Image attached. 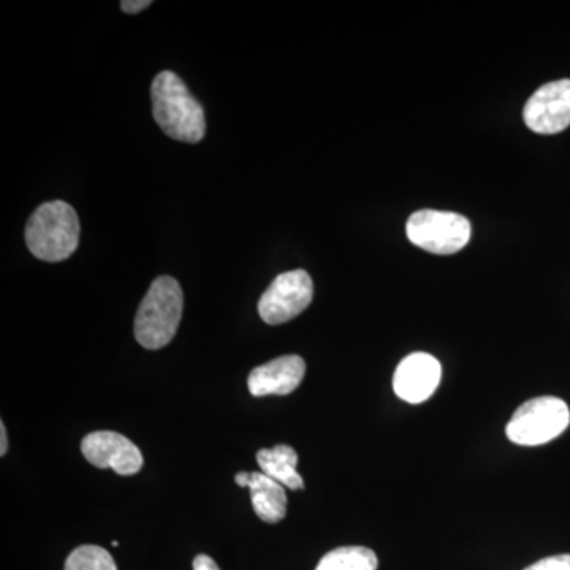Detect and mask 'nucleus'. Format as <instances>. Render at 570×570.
Wrapping results in <instances>:
<instances>
[{"label": "nucleus", "instance_id": "9b49d317", "mask_svg": "<svg viewBox=\"0 0 570 570\" xmlns=\"http://www.w3.org/2000/svg\"><path fill=\"white\" fill-rule=\"evenodd\" d=\"M250 499L255 515L266 523H279L287 515L285 487L264 472H250Z\"/></svg>", "mask_w": 570, "mask_h": 570}, {"label": "nucleus", "instance_id": "7ed1b4c3", "mask_svg": "<svg viewBox=\"0 0 570 570\" xmlns=\"http://www.w3.org/2000/svg\"><path fill=\"white\" fill-rule=\"evenodd\" d=\"M26 243L40 261L51 264L66 261L80 243L78 214L62 200L39 206L26 225Z\"/></svg>", "mask_w": 570, "mask_h": 570}, {"label": "nucleus", "instance_id": "423d86ee", "mask_svg": "<svg viewBox=\"0 0 570 570\" xmlns=\"http://www.w3.org/2000/svg\"><path fill=\"white\" fill-rule=\"evenodd\" d=\"M314 284L305 269L283 273L269 284L258 302L265 324L281 325L303 313L313 302Z\"/></svg>", "mask_w": 570, "mask_h": 570}, {"label": "nucleus", "instance_id": "39448f33", "mask_svg": "<svg viewBox=\"0 0 570 570\" xmlns=\"http://www.w3.org/2000/svg\"><path fill=\"white\" fill-rule=\"evenodd\" d=\"M412 245L438 255L460 253L471 239V223L461 214L420 209L406 224Z\"/></svg>", "mask_w": 570, "mask_h": 570}, {"label": "nucleus", "instance_id": "f8f14e48", "mask_svg": "<svg viewBox=\"0 0 570 570\" xmlns=\"http://www.w3.org/2000/svg\"><path fill=\"white\" fill-rule=\"evenodd\" d=\"M257 463L261 472L276 480L288 490H303L305 482L299 475L298 455L291 445L279 444L273 449H262L257 452Z\"/></svg>", "mask_w": 570, "mask_h": 570}, {"label": "nucleus", "instance_id": "4468645a", "mask_svg": "<svg viewBox=\"0 0 570 570\" xmlns=\"http://www.w3.org/2000/svg\"><path fill=\"white\" fill-rule=\"evenodd\" d=\"M63 570H118L110 553L102 547L82 546L71 551Z\"/></svg>", "mask_w": 570, "mask_h": 570}, {"label": "nucleus", "instance_id": "9d476101", "mask_svg": "<svg viewBox=\"0 0 570 570\" xmlns=\"http://www.w3.org/2000/svg\"><path fill=\"white\" fill-rule=\"evenodd\" d=\"M305 373L302 356L284 355L255 367L247 377V387L253 396L288 395L299 387Z\"/></svg>", "mask_w": 570, "mask_h": 570}, {"label": "nucleus", "instance_id": "6ab92c4d", "mask_svg": "<svg viewBox=\"0 0 570 570\" xmlns=\"http://www.w3.org/2000/svg\"><path fill=\"white\" fill-rule=\"evenodd\" d=\"M235 482L238 483V487H242V489H249V472H238V474L235 475Z\"/></svg>", "mask_w": 570, "mask_h": 570}, {"label": "nucleus", "instance_id": "2eb2a0df", "mask_svg": "<svg viewBox=\"0 0 570 570\" xmlns=\"http://www.w3.org/2000/svg\"><path fill=\"white\" fill-rule=\"evenodd\" d=\"M524 570H570V554L543 558Z\"/></svg>", "mask_w": 570, "mask_h": 570}, {"label": "nucleus", "instance_id": "ddd939ff", "mask_svg": "<svg viewBox=\"0 0 570 570\" xmlns=\"http://www.w3.org/2000/svg\"><path fill=\"white\" fill-rule=\"evenodd\" d=\"M379 560L366 547H340L326 553L316 570H377Z\"/></svg>", "mask_w": 570, "mask_h": 570}, {"label": "nucleus", "instance_id": "f257e3e1", "mask_svg": "<svg viewBox=\"0 0 570 570\" xmlns=\"http://www.w3.org/2000/svg\"><path fill=\"white\" fill-rule=\"evenodd\" d=\"M153 115L160 129L174 140L198 142L206 132L205 111L181 78L163 71L151 86Z\"/></svg>", "mask_w": 570, "mask_h": 570}, {"label": "nucleus", "instance_id": "0eeeda50", "mask_svg": "<svg viewBox=\"0 0 570 570\" xmlns=\"http://www.w3.org/2000/svg\"><path fill=\"white\" fill-rule=\"evenodd\" d=\"M524 124L540 135L560 134L570 126V80L547 82L524 105Z\"/></svg>", "mask_w": 570, "mask_h": 570}, {"label": "nucleus", "instance_id": "6e6552de", "mask_svg": "<svg viewBox=\"0 0 570 570\" xmlns=\"http://www.w3.org/2000/svg\"><path fill=\"white\" fill-rule=\"evenodd\" d=\"M81 452L92 466L112 469L119 475L138 474L142 468L140 449L115 431H96L81 442Z\"/></svg>", "mask_w": 570, "mask_h": 570}, {"label": "nucleus", "instance_id": "f3484780", "mask_svg": "<svg viewBox=\"0 0 570 570\" xmlns=\"http://www.w3.org/2000/svg\"><path fill=\"white\" fill-rule=\"evenodd\" d=\"M194 570H220L219 566L208 554H198L194 560Z\"/></svg>", "mask_w": 570, "mask_h": 570}, {"label": "nucleus", "instance_id": "20e7f679", "mask_svg": "<svg viewBox=\"0 0 570 570\" xmlns=\"http://www.w3.org/2000/svg\"><path fill=\"white\" fill-rule=\"evenodd\" d=\"M569 423L570 411L564 401L540 396L517 409L505 428V434L513 444L535 448L561 436Z\"/></svg>", "mask_w": 570, "mask_h": 570}, {"label": "nucleus", "instance_id": "f03ea898", "mask_svg": "<svg viewBox=\"0 0 570 570\" xmlns=\"http://www.w3.org/2000/svg\"><path fill=\"white\" fill-rule=\"evenodd\" d=\"M184 296L175 277L160 276L142 298L135 317V337L142 347L159 351L171 343L181 324Z\"/></svg>", "mask_w": 570, "mask_h": 570}, {"label": "nucleus", "instance_id": "1a4fd4ad", "mask_svg": "<svg viewBox=\"0 0 570 570\" xmlns=\"http://www.w3.org/2000/svg\"><path fill=\"white\" fill-rule=\"evenodd\" d=\"M441 377L442 367L438 358L425 352H415L397 365L393 390L406 403L420 404L433 396Z\"/></svg>", "mask_w": 570, "mask_h": 570}, {"label": "nucleus", "instance_id": "dca6fc26", "mask_svg": "<svg viewBox=\"0 0 570 570\" xmlns=\"http://www.w3.org/2000/svg\"><path fill=\"white\" fill-rule=\"evenodd\" d=\"M153 2H149V0H124L121 2V9L126 11V13H138V11L148 9L149 6H151Z\"/></svg>", "mask_w": 570, "mask_h": 570}, {"label": "nucleus", "instance_id": "a211bd4d", "mask_svg": "<svg viewBox=\"0 0 570 570\" xmlns=\"http://www.w3.org/2000/svg\"><path fill=\"white\" fill-rule=\"evenodd\" d=\"M9 450V441H7L6 423L0 422V455L6 456Z\"/></svg>", "mask_w": 570, "mask_h": 570}]
</instances>
